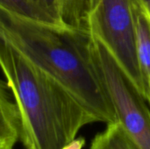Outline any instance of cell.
Wrapping results in <instances>:
<instances>
[{
	"instance_id": "obj_11",
	"label": "cell",
	"mask_w": 150,
	"mask_h": 149,
	"mask_svg": "<svg viewBox=\"0 0 150 149\" xmlns=\"http://www.w3.org/2000/svg\"><path fill=\"white\" fill-rule=\"evenodd\" d=\"M18 141V137L0 132V149H13Z\"/></svg>"
},
{
	"instance_id": "obj_10",
	"label": "cell",
	"mask_w": 150,
	"mask_h": 149,
	"mask_svg": "<svg viewBox=\"0 0 150 149\" xmlns=\"http://www.w3.org/2000/svg\"><path fill=\"white\" fill-rule=\"evenodd\" d=\"M33 3H35L41 10H43L47 14H48L52 18H54L60 25L66 29H70L62 19L59 10H58V4H57V0H32ZM75 31V30H74Z\"/></svg>"
},
{
	"instance_id": "obj_5",
	"label": "cell",
	"mask_w": 150,
	"mask_h": 149,
	"mask_svg": "<svg viewBox=\"0 0 150 149\" xmlns=\"http://www.w3.org/2000/svg\"><path fill=\"white\" fill-rule=\"evenodd\" d=\"M136 54L142 83V95L150 103V13L134 3Z\"/></svg>"
},
{
	"instance_id": "obj_7",
	"label": "cell",
	"mask_w": 150,
	"mask_h": 149,
	"mask_svg": "<svg viewBox=\"0 0 150 149\" xmlns=\"http://www.w3.org/2000/svg\"><path fill=\"white\" fill-rule=\"evenodd\" d=\"M0 10L16 14L25 18L39 21L55 28L70 30L60 25L54 18H52L48 14L41 10L32 0H0Z\"/></svg>"
},
{
	"instance_id": "obj_9",
	"label": "cell",
	"mask_w": 150,
	"mask_h": 149,
	"mask_svg": "<svg viewBox=\"0 0 150 149\" xmlns=\"http://www.w3.org/2000/svg\"><path fill=\"white\" fill-rule=\"evenodd\" d=\"M58 10L62 21L71 29L84 30L85 0H57Z\"/></svg>"
},
{
	"instance_id": "obj_13",
	"label": "cell",
	"mask_w": 150,
	"mask_h": 149,
	"mask_svg": "<svg viewBox=\"0 0 150 149\" xmlns=\"http://www.w3.org/2000/svg\"><path fill=\"white\" fill-rule=\"evenodd\" d=\"M134 2L145 8L150 13V0H134Z\"/></svg>"
},
{
	"instance_id": "obj_2",
	"label": "cell",
	"mask_w": 150,
	"mask_h": 149,
	"mask_svg": "<svg viewBox=\"0 0 150 149\" xmlns=\"http://www.w3.org/2000/svg\"><path fill=\"white\" fill-rule=\"evenodd\" d=\"M0 31L30 61L62 84L97 120L117 122L86 54L85 32L62 30L0 10Z\"/></svg>"
},
{
	"instance_id": "obj_3",
	"label": "cell",
	"mask_w": 150,
	"mask_h": 149,
	"mask_svg": "<svg viewBox=\"0 0 150 149\" xmlns=\"http://www.w3.org/2000/svg\"><path fill=\"white\" fill-rule=\"evenodd\" d=\"M88 59L116 112L118 122L135 149H150V108L148 102L110 50L86 32Z\"/></svg>"
},
{
	"instance_id": "obj_6",
	"label": "cell",
	"mask_w": 150,
	"mask_h": 149,
	"mask_svg": "<svg viewBox=\"0 0 150 149\" xmlns=\"http://www.w3.org/2000/svg\"><path fill=\"white\" fill-rule=\"evenodd\" d=\"M19 112L5 80L0 79V132L18 138Z\"/></svg>"
},
{
	"instance_id": "obj_1",
	"label": "cell",
	"mask_w": 150,
	"mask_h": 149,
	"mask_svg": "<svg viewBox=\"0 0 150 149\" xmlns=\"http://www.w3.org/2000/svg\"><path fill=\"white\" fill-rule=\"evenodd\" d=\"M0 68L19 112L25 149H62L98 120L55 79L17 50L0 31Z\"/></svg>"
},
{
	"instance_id": "obj_12",
	"label": "cell",
	"mask_w": 150,
	"mask_h": 149,
	"mask_svg": "<svg viewBox=\"0 0 150 149\" xmlns=\"http://www.w3.org/2000/svg\"><path fill=\"white\" fill-rule=\"evenodd\" d=\"M85 143L86 141L84 138L83 137L76 138L75 140H73L71 142H69L68 145H66L62 149H83L85 146Z\"/></svg>"
},
{
	"instance_id": "obj_4",
	"label": "cell",
	"mask_w": 150,
	"mask_h": 149,
	"mask_svg": "<svg viewBox=\"0 0 150 149\" xmlns=\"http://www.w3.org/2000/svg\"><path fill=\"white\" fill-rule=\"evenodd\" d=\"M134 0H85L84 30L110 50L142 94Z\"/></svg>"
},
{
	"instance_id": "obj_14",
	"label": "cell",
	"mask_w": 150,
	"mask_h": 149,
	"mask_svg": "<svg viewBox=\"0 0 150 149\" xmlns=\"http://www.w3.org/2000/svg\"><path fill=\"white\" fill-rule=\"evenodd\" d=\"M149 106H150V103H149Z\"/></svg>"
},
{
	"instance_id": "obj_8",
	"label": "cell",
	"mask_w": 150,
	"mask_h": 149,
	"mask_svg": "<svg viewBox=\"0 0 150 149\" xmlns=\"http://www.w3.org/2000/svg\"><path fill=\"white\" fill-rule=\"evenodd\" d=\"M90 149H135L121 125L117 121L108 124L105 131L96 135Z\"/></svg>"
}]
</instances>
